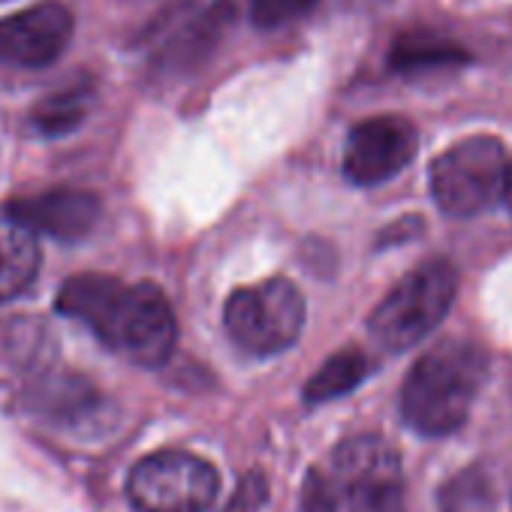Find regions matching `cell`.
<instances>
[{
  "mask_svg": "<svg viewBox=\"0 0 512 512\" xmlns=\"http://www.w3.org/2000/svg\"><path fill=\"white\" fill-rule=\"evenodd\" d=\"M58 311L85 323L106 347L142 368H160L175 350L178 323L154 284H124L112 275H76L58 293Z\"/></svg>",
  "mask_w": 512,
  "mask_h": 512,
  "instance_id": "obj_1",
  "label": "cell"
},
{
  "mask_svg": "<svg viewBox=\"0 0 512 512\" xmlns=\"http://www.w3.org/2000/svg\"><path fill=\"white\" fill-rule=\"evenodd\" d=\"M488 359L470 341H443L410 368L401 389L404 422L422 437L458 431L485 383Z\"/></svg>",
  "mask_w": 512,
  "mask_h": 512,
  "instance_id": "obj_2",
  "label": "cell"
},
{
  "mask_svg": "<svg viewBox=\"0 0 512 512\" xmlns=\"http://www.w3.org/2000/svg\"><path fill=\"white\" fill-rule=\"evenodd\" d=\"M455 290L458 272L449 260L422 263L416 272L401 278L374 308L368 320L374 341L392 353L416 347L440 326V320L452 308Z\"/></svg>",
  "mask_w": 512,
  "mask_h": 512,
  "instance_id": "obj_3",
  "label": "cell"
},
{
  "mask_svg": "<svg viewBox=\"0 0 512 512\" xmlns=\"http://www.w3.org/2000/svg\"><path fill=\"white\" fill-rule=\"evenodd\" d=\"M509 157L500 139L470 136L446 148L431 163L434 202L452 217H473L506 196Z\"/></svg>",
  "mask_w": 512,
  "mask_h": 512,
  "instance_id": "obj_4",
  "label": "cell"
},
{
  "mask_svg": "<svg viewBox=\"0 0 512 512\" xmlns=\"http://www.w3.org/2000/svg\"><path fill=\"white\" fill-rule=\"evenodd\" d=\"M223 326L244 353L278 356L290 350L302 335L305 299L284 278L241 287L226 299Z\"/></svg>",
  "mask_w": 512,
  "mask_h": 512,
  "instance_id": "obj_5",
  "label": "cell"
},
{
  "mask_svg": "<svg viewBox=\"0 0 512 512\" xmlns=\"http://www.w3.org/2000/svg\"><path fill=\"white\" fill-rule=\"evenodd\" d=\"M217 491V467L181 449L145 455L127 476V497L139 512H205Z\"/></svg>",
  "mask_w": 512,
  "mask_h": 512,
  "instance_id": "obj_6",
  "label": "cell"
},
{
  "mask_svg": "<svg viewBox=\"0 0 512 512\" xmlns=\"http://www.w3.org/2000/svg\"><path fill=\"white\" fill-rule=\"evenodd\" d=\"M332 479L347 512H404L398 452L377 434H356L332 452Z\"/></svg>",
  "mask_w": 512,
  "mask_h": 512,
  "instance_id": "obj_7",
  "label": "cell"
},
{
  "mask_svg": "<svg viewBox=\"0 0 512 512\" xmlns=\"http://www.w3.org/2000/svg\"><path fill=\"white\" fill-rule=\"evenodd\" d=\"M73 40V13L58 0L0 19V61L22 70L55 64Z\"/></svg>",
  "mask_w": 512,
  "mask_h": 512,
  "instance_id": "obj_8",
  "label": "cell"
},
{
  "mask_svg": "<svg viewBox=\"0 0 512 512\" xmlns=\"http://www.w3.org/2000/svg\"><path fill=\"white\" fill-rule=\"evenodd\" d=\"M416 127L404 118L383 115L353 127L344 148V172L353 184L371 187L395 178L416 154Z\"/></svg>",
  "mask_w": 512,
  "mask_h": 512,
  "instance_id": "obj_9",
  "label": "cell"
},
{
  "mask_svg": "<svg viewBox=\"0 0 512 512\" xmlns=\"http://www.w3.org/2000/svg\"><path fill=\"white\" fill-rule=\"evenodd\" d=\"M100 199L91 190L79 187H52L34 196H19L7 205V214L22 220L40 235L58 241H82L100 223Z\"/></svg>",
  "mask_w": 512,
  "mask_h": 512,
  "instance_id": "obj_10",
  "label": "cell"
},
{
  "mask_svg": "<svg viewBox=\"0 0 512 512\" xmlns=\"http://www.w3.org/2000/svg\"><path fill=\"white\" fill-rule=\"evenodd\" d=\"M232 22H235V4H232V0H214L211 7L196 13L190 22H184L166 40V46L160 49V55L154 61V70L163 73V76H178V73L196 70L220 46V40H223V34L229 31Z\"/></svg>",
  "mask_w": 512,
  "mask_h": 512,
  "instance_id": "obj_11",
  "label": "cell"
},
{
  "mask_svg": "<svg viewBox=\"0 0 512 512\" xmlns=\"http://www.w3.org/2000/svg\"><path fill=\"white\" fill-rule=\"evenodd\" d=\"M37 232L16 217H0V302L22 296L40 275Z\"/></svg>",
  "mask_w": 512,
  "mask_h": 512,
  "instance_id": "obj_12",
  "label": "cell"
},
{
  "mask_svg": "<svg viewBox=\"0 0 512 512\" xmlns=\"http://www.w3.org/2000/svg\"><path fill=\"white\" fill-rule=\"evenodd\" d=\"M467 61H470L467 49H461L458 43H452L440 34H425V31L401 34L389 52V67L395 73H404V76L452 70V67H461Z\"/></svg>",
  "mask_w": 512,
  "mask_h": 512,
  "instance_id": "obj_13",
  "label": "cell"
},
{
  "mask_svg": "<svg viewBox=\"0 0 512 512\" xmlns=\"http://www.w3.org/2000/svg\"><path fill=\"white\" fill-rule=\"evenodd\" d=\"M91 97L94 94L88 85H73V88H64L58 94H49L31 109L28 124L34 127V133L49 136V139L67 136L85 121V115L91 109Z\"/></svg>",
  "mask_w": 512,
  "mask_h": 512,
  "instance_id": "obj_14",
  "label": "cell"
},
{
  "mask_svg": "<svg viewBox=\"0 0 512 512\" xmlns=\"http://www.w3.org/2000/svg\"><path fill=\"white\" fill-rule=\"evenodd\" d=\"M368 374H371V362H368L365 353L341 350L332 359H326V365L308 380L305 401L308 404H326L332 398H341V395L353 392Z\"/></svg>",
  "mask_w": 512,
  "mask_h": 512,
  "instance_id": "obj_15",
  "label": "cell"
},
{
  "mask_svg": "<svg viewBox=\"0 0 512 512\" xmlns=\"http://www.w3.org/2000/svg\"><path fill=\"white\" fill-rule=\"evenodd\" d=\"M440 506L443 512H494L497 497L491 476L479 467L452 476L440 491Z\"/></svg>",
  "mask_w": 512,
  "mask_h": 512,
  "instance_id": "obj_16",
  "label": "cell"
},
{
  "mask_svg": "<svg viewBox=\"0 0 512 512\" xmlns=\"http://www.w3.org/2000/svg\"><path fill=\"white\" fill-rule=\"evenodd\" d=\"M247 4L256 28H284L302 19L317 0H247Z\"/></svg>",
  "mask_w": 512,
  "mask_h": 512,
  "instance_id": "obj_17",
  "label": "cell"
},
{
  "mask_svg": "<svg viewBox=\"0 0 512 512\" xmlns=\"http://www.w3.org/2000/svg\"><path fill=\"white\" fill-rule=\"evenodd\" d=\"M338 509H341V494L332 473L308 470L302 485V512H338Z\"/></svg>",
  "mask_w": 512,
  "mask_h": 512,
  "instance_id": "obj_18",
  "label": "cell"
},
{
  "mask_svg": "<svg viewBox=\"0 0 512 512\" xmlns=\"http://www.w3.org/2000/svg\"><path fill=\"white\" fill-rule=\"evenodd\" d=\"M503 199H506V205L512 208V169H509V184H506V196H503Z\"/></svg>",
  "mask_w": 512,
  "mask_h": 512,
  "instance_id": "obj_19",
  "label": "cell"
}]
</instances>
